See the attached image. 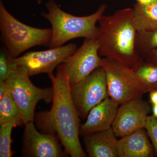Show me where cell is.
Here are the masks:
<instances>
[{
	"label": "cell",
	"instance_id": "6da1fadb",
	"mask_svg": "<svg viewBox=\"0 0 157 157\" xmlns=\"http://www.w3.org/2000/svg\"><path fill=\"white\" fill-rule=\"evenodd\" d=\"M52 83L54 95L52 106L48 111L35 115L34 121L43 133L56 135L68 155L87 156L79 140L80 121L71 94V86L64 65L57 67L56 74H48Z\"/></svg>",
	"mask_w": 157,
	"mask_h": 157
},
{
	"label": "cell",
	"instance_id": "7a4b0ae2",
	"mask_svg": "<svg viewBox=\"0 0 157 157\" xmlns=\"http://www.w3.org/2000/svg\"><path fill=\"white\" fill-rule=\"evenodd\" d=\"M97 39L99 54L130 68L143 58L135 48L137 31L133 19V9L127 8L99 19Z\"/></svg>",
	"mask_w": 157,
	"mask_h": 157
},
{
	"label": "cell",
	"instance_id": "3957f363",
	"mask_svg": "<svg viewBox=\"0 0 157 157\" xmlns=\"http://www.w3.org/2000/svg\"><path fill=\"white\" fill-rule=\"evenodd\" d=\"M45 6L48 12H42V15L52 26L49 48L61 47L76 38L97 39V23L107 9V6L103 4L93 14L79 17L63 11L54 0H48Z\"/></svg>",
	"mask_w": 157,
	"mask_h": 157
},
{
	"label": "cell",
	"instance_id": "277c9868",
	"mask_svg": "<svg viewBox=\"0 0 157 157\" xmlns=\"http://www.w3.org/2000/svg\"><path fill=\"white\" fill-rule=\"evenodd\" d=\"M1 36L9 54L13 58L36 46H49L51 29H39L25 24L9 13L0 0Z\"/></svg>",
	"mask_w": 157,
	"mask_h": 157
},
{
	"label": "cell",
	"instance_id": "5b68a950",
	"mask_svg": "<svg viewBox=\"0 0 157 157\" xmlns=\"http://www.w3.org/2000/svg\"><path fill=\"white\" fill-rule=\"evenodd\" d=\"M6 87L11 93L19 109L23 124L34 121L35 108L42 101L49 104L53 101V87L40 88L33 84L24 68L17 67L6 81Z\"/></svg>",
	"mask_w": 157,
	"mask_h": 157
},
{
	"label": "cell",
	"instance_id": "8992f818",
	"mask_svg": "<svg viewBox=\"0 0 157 157\" xmlns=\"http://www.w3.org/2000/svg\"><path fill=\"white\" fill-rule=\"evenodd\" d=\"M101 67L106 74L108 96L120 105L142 98L147 93L132 68L106 58L102 59Z\"/></svg>",
	"mask_w": 157,
	"mask_h": 157
},
{
	"label": "cell",
	"instance_id": "52a82bcc",
	"mask_svg": "<svg viewBox=\"0 0 157 157\" xmlns=\"http://www.w3.org/2000/svg\"><path fill=\"white\" fill-rule=\"evenodd\" d=\"M71 94L79 117L85 119L93 107L108 96L106 74L102 67L71 86Z\"/></svg>",
	"mask_w": 157,
	"mask_h": 157
},
{
	"label": "cell",
	"instance_id": "ba28073f",
	"mask_svg": "<svg viewBox=\"0 0 157 157\" xmlns=\"http://www.w3.org/2000/svg\"><path fill=\"white\" fill-rule=\"evenodd\" d=\"M77 49L76 44L70 43L48 50L27 52L13 59L17 67L24 68L30 76L41 73H53V70L63 63Z\"/></svg>",
	"mask_w": 157,
	"mask_h": 157
},
{
	"label": "cell",
	"instance_id": "9c48e42d",
	"mask_svg": "<svg viewBox=\"0 0 157 157\" xmlns=\"http://www.w3.org/2000/svg\"><path fill=\"white\" fill-rule=\"evenodd\" d=\"M99 44L96 39H85L82 45L64 61L70 86L88 76L101 67Z\"/></svg>",
	"mask_w": 157,
	"mask_h": 157
},
{
	"label": "cell",
	"instance_id": "30bf717a",
	"mask_svg": "<svg viewBox=\"0 0 157 157\" xmlns=\"http://www.w3.org/2000/svg\"><path fill=\"white\" fill-rule=\"evenodd\" d=\"M56 135L39 132L33 121L25 124L23 137L22 155L30 157H63L68 155L63 150Z\"/></svg>",
	"mask_w": 157,
	"mask_h": 157
},
{
	"label": "cell",
	"instance_id": "8fae6325",
	"mask_svg": "<svg viewBox=\"0 0 157 157\" xmlns=\"http://www.w3.org/2000/svg\"><path fill=\"white\" fill-rule=\"evenodd\" d=\"M151 107L142 98L121 104L118 109L112 128L118 138L143 128Z\"/></svg>",
	"mask_w": 157,
	"mask_h": 157
},
{
	"label": "cell",
	"instance_id": "7c38bea8",
	"mask_svg": "<svg viewBox=\"0 0 157 157\" xmlns=\"http://www.w3.org/2000/svg\"><path fill=\"white\" fill-rule=\"evenodd\" d=\"M120 105L108 96L91 109L86 121L80 126V135L83 136L111 128Z\"/></svg>",
	"mask_w": 157,
	"mask_h": 157
},
{
	"label": "cell",
	"instance_id": "4fadbf2b",
	"mask_svg": "<svg viewBox=\"0 0 157 157\" xmlns=\"http://www.w3.org/2000/svg\"><path fill=\"white\" fill-rule=\"evenodd\" d=\"M154 149L144 128L118 139L117 157H152Z\"/></svg>",
	"mask_w": 157,
	"mask_h": 157
},
{
	"label": "cell",
	"instance_id": "5bb4252c",
	"mask_svg": "<svg viewBox=\"0 0 157 157\" xmlns=\"http://www.w3.org/2000/svg\"><path fill=\"white\" fill-rule=\"evenodd\" d=\"M86 153L90 157H117V137L112 127L83 136Z\"/></svg>",
	"mask_w": 157,
	"mask_h": 157
},
{
	"label": "cell",
	"instance_id": "9a60e30c",
	"mask_svg": "<svg viewBox=\"0 0 157 157\" xmlns=\"http://www.w3.org/2000/svg\"><path fill=\"white\" fill-rule=\"evenodd\" d=\"M133 19L137 32L157 29V0L137 2L133 8Z\"/></svg>",
	"mask_w": 157,
	"mask_h": 157
},
{
	"label": "cell",
	"instance_id": "2e32d148",
	"mask_svg": "<svg viewBox=\"0 0 157 157\" xmlns=\"http://www.w3.org/2000/svg\"><path fill=\"white\" fill-rule=\"evenodd\" d=\"M147 93L157 90V65L141 60L132 68Z\"/></svg>",
	"mask_w": 157,
	"mask_h": 157
},
{
	"label": "cell",
	"instance_id": "e0dca14e",
	"mask_svg": "<svg viewBox=\"0 0 157 157\" xmlns=\"http://www.w3.org/2000/svg\"><path fill=\"white\" fill-rule=\"evenodd\" d=\"M14 121L23 123L17 105L6 87L5 94L0 98V125Z\"/></svg>",
	"mask_w": 157,
	"mask_h": 157
},
{
	"label": "cell",
	"instance_id": "ac0fdd59",
	"mask_svg": "<svg viewBox=\"0 0 157 157\" xmlns=\"http://www.w3.org/2000/svg\"><path fill=\"white\" fill-rule=\"evenodd\" d=\"M135 48L142 57L150 51L157 48V29L137 32Z\"/></svg>",
	"mask_w": 157,
	"mask_h": 157
},
{
	"label": "cell",
	"instance_id": "d6986e66",
	"mask_svg": "<svg viewBox=\"0 0 157 157\" xmlns=\"http://www.w3.org/2000/svg\"><path fill=\"white\" fill-rule=\"evenodd\" d=\"M23 124L22 122L12 121L0 125V157H11L13 155L11 149V133L15 127Z\"/></svg>",
	"mask_w": 157,
	"mask_h": 157
},
{
	"label": "cell",
	"instance_id": "ffe728a7",
	"mask_svg": "<svg viewBox=\"0 0 157 157\" xmlns=\"http://www.w3.org/2000/svg\"><path fill=\"white\" fill-rule=\"evenodd\" d=\"M13 58L6 48L0 52V80L6 81L11 76L17 67L13 62Z\"/></svg>",
	"mask_w": 157,
	"mask_h": 157
},
{
	"label": "cell",
	"instance_id": "44dd1931",
	"mask_svg": "<svg viewBox=\"0 0 157 157\" xmlns=\"http://www.w3.org/2000/svg\"><path fill=\"white\" fill-rule=\"evenodd\" d=\"M144 128L148 134L157 156V117L152 115L148 116Z\"/></svg>",
	"mask_w": 157,
	"mask_h": 157
},
{
	"label": "cell",
	"instance_id": "7402d4cb",
	"mask_svg": "<svg viewBox=\"0 0 157 157\" xmlns=\"http://www.w3.org/2000/svg\"><path fill=\"white\" fill-rule=\"evenodd\" d=\"M142 58L146 61L157 65V48L149 52Z\"/></svg>",
	"mask_w": 157,
	"mask_h": 157
},
{
	"label": "cell",
	"instance_id": "603a6c76",
	"mask_svg": "<svg viewBox=\"0 0 157 157\" xmlns=\"http://www.w3.org/2000/svg\"><path fill=\"white\" fill-rule=\"evenodd\" d=\"M149 100L151 104L152 105L157 104V90H153L149 92Z\"/></svg>",
	"mask_w": 157,
	"mask_h": 157
},
{
	"label": "cell",
	"instance_id": "cb8c5ba5",
	"mask_svg": "<svg viewBox=\"0 0 157 157\" xmlns=\"http://www.w3.org/2000/svg\"><path fill=\"white\" fill-rule=\"evenodd\" d=\"M6 90V82L0 80V98H2Z\"/></svg>",
	"mask_w": 157,
	"mask_h": 157
},
{
	"label": "cell",
	"instance_id": "d4e9b609",
	"mask_svg": "<svg viewBox=\"0 0 157 157\" xmlns=\"http://www.w3.org/2000/svg\"><path fill=\"white\" fill-rule=\"evenodd\" d=\"M152 116L155 117H157V105H152Z\"/></svg>",
	"mask_w": 157,
	"mask_h": 157
},
{
	"label": "cell",
	"instance_id": "484cf974",
	"mask_svg": "<svg viewBox=\"0 0 157 157\" xmlns=\"http://www.w3.org/2000/svg\"><path fill=\"white\" fill-rule=\"evenodd\" d=\"M137 2L141 3V4H145L148 3L151 1V0H137Z\"/></svg>",
	"mask_w": 157,
	"mask_h": 157
},
{
	"label": "cell",
	"instance_id": "4316f807",
	"mask_svg": "<svg viewBox=\"0 0 157 157\" xmlns=\"http://www.w3.org/2000/svg\"><path fill=\"white\" fill-rule=\"evenodd\" d=\"M36 1L39 4H41L42 3V0H36Z\"/></svg>",
	"mask_w": 157,
	"mask_h": 157
}]
</instances>
